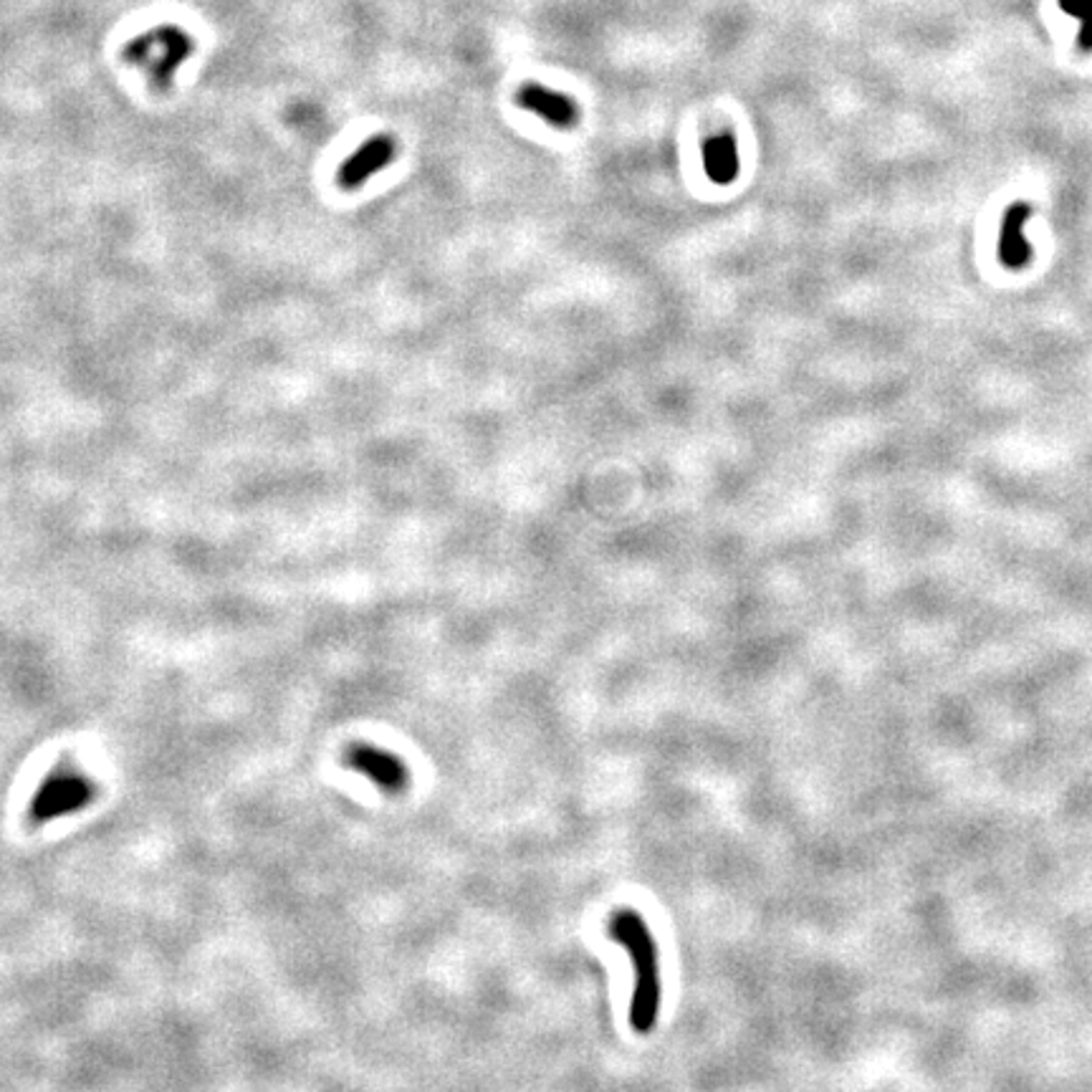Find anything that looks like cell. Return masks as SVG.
I'll return each mask as SVG.
<instances>
[{
  "mask_svg": "<svg viewBox=\"0 0 1092 1092\" xmlns=\"http://www.w3.org/2000/svg\"><path fill=\"white\" fill-rule=\"evenodd\" d=\"M610 936L630 954L635 964V994L630 1002V1025L635 1032L645 1034L655 1027L661 1012V974L653 933L640 913L623 908L610 924Z\"/></svg>",
  "mask_w": 1092,
  "mask_h": 1092,
  "instance_id": "obj_1",
  "label": "cell"
},
{
  "mask_svg": "<svg viewBox=\"0 0 1092 1092\" xmlns=\"http://www.w3.org/2000/svg\"><path fill=\"white\" fill-rule=\"evenodd\" d=\"M190 51L192 41L188 34L177 28H158L152 34L135 38L127 49V59L131 64L142 66L150 74L154 87L165 91L173 84V74L190 57Z\"/></svg>",
  "mask_w": 1092,
  "mask_h": 1092,
  "instance_id": "obj_2",
  "label": "cell"
},
{
  "mask_svg": "<svg viewBox=\"0 0 1092 1092\" xmlns=\"http://www.w3.org/2000/svg\"><path fill=\"white\" fill-rule=\"evenodd\" d=\"M95 785L79 774H53L38 787L34 800H30V819L36 825H46L57 817L72 815V812L87 807L95 800Z\"/></svg>",
  "mask_w": 1092,
  "mask_h": 1092,
  "instance_id": "obj_3",
  "label": "cell"
},
{
  "mask_svg": "<svg viewBox=\"0 0 1092 1092\" xmlns=\"http://www.w3.org/2000/svg\"><path fill=\"white\" fill-rule=\"evenodd\" d=\"M398 158V139L392 135H372L337 170V185L342 190H360L377 173H382Z\"/></svg>",
  "mask_w": 1092,
  "mask_h": 1092,
  "instance_id": "obj_4",
  "label": "cell"
},
{
  "mask_svg": "<svg viewBox=\"0 0 1092 1092\" xmlns=\"http://www.w3.org/2000/svg\"><path fill=\"white\" fill-rule=\"evenodd\" d=\"M347 764L354 771L375 781V785L387 794H400L407 787V769L398 756L390 751H382L372 743H352L347 749Z\"/></svg>",
  "mask_w": 1092,
  "mask_h": 1092,
  "instance_id": "obj_5",
  "label": "cell"
},
{
  "mask_svg": "<svg viewBox=\"0 0 1092 1092\" xmlns=\"http://www.w3.org/2000/svg\"><path fill=\"white\" fill-rule=\"evenodd\" d=\"M516 104L560 129L575 127V122L579 117L575 99L564 97L554 89L541 87V84H524L516 95Z\"/></svg>",
  "mask_w": 1092,
  "mask_h": 1092,
  "instance_id": "obj_6",
  "label": "cell"
},
{
  "mask_svg": "<svg viewBox=\"0 0 1092 1092\" xmlns=\"http://www.w3.org/2000/svg\"><path fill=\"white\" fill-rule=\"evenodd\" d=\"M1032 215V205L1027 203H1014L1006 208L1004 213V226H1002V243H999V255H1002L1004 266L1009 268H1025L1029 259H1032V248L1025 241L1021 230H1025V223Z\"/></svg>",
  "mask_w": 1092,
  "mask_h": 1092,
  "instance_id": "obj_7",
  "label": "cell"
},
{
  "mask_svg": "<svg viewBox=\"0 0 1092 1092\" xmlns=\"http://www.w3.org/2000/svg\"><path fill=\"white\" fill-rule=\"evenodd\" d=\"M703 167H706L711 180L718 185H728L739 175V150H736V139L728 131L708 137L703 142Z\"/></svg>",
  "mask_w": 1092,
  "mask_h": 1092,
  "instance_id": "obj_8",
  "label": "cell"
},
{
  "mask_svg": "<svg viewBox=\"0 0 1092 1092\" xmlns=\"http://www.w3.org/2000/svg\"><path fill=\"white\" fill-rule=\"evenodd\" d=\"M1059 5H1063L1065 13L1082 21L1080 46L1085 51H1092V0H1059Z\"/></svg>",
  "mask_w": 1092,
  "mask_h": 1092,
  "instance_id": "obj_9",
  "label": "cell"
}]
</instances>
